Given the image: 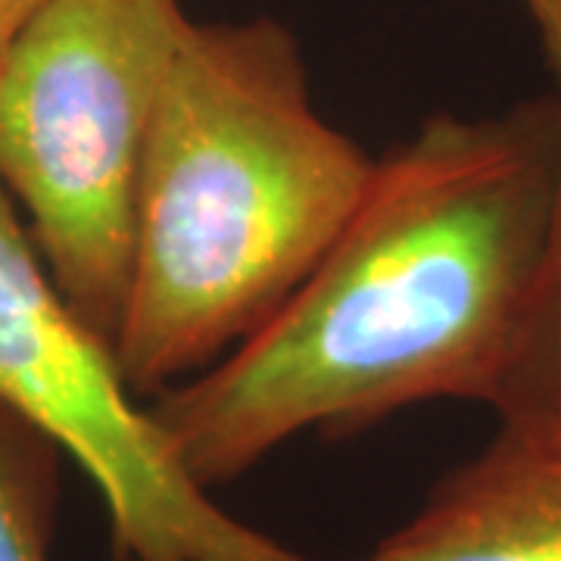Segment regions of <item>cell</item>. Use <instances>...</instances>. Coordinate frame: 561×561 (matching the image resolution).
<instances>
[{"label":"cell","instance_id":"obj_1","mask_svg":"<svg viewBox=\"0 0 561 561\" xmlns=\"http://www.w3.org/2000/svg\"><path fill=\"white\" fill-rule=\"evenodd\" d=\"M559 125V91L437 113L378 160L300 290L150 400L181 474L209 493L312 427L353 437L405 405L490 402L546 250Z\"/></svg>","mask_w":561,"mask_h":561},{"label":"cell","instance_id":"obj_2","mask_svg":"<svg viewBox=\"0 0 561 561\" xmlns=\"http://www.w3.org/2000/svg\"><path fill=\"white\" fill-rule=\"evenodd\" d=\"M375 165L312 106L280 22H191L140 172L113 343L128 390L157 397L253 337L324 260Z\"/></svg>","mask_w":561,"mask_h":561},{"label":"cell","instance_id":"obj_3","mask_svg":"<svg viewBox=\"0 0 561 561\" xmlns=\"http://www.w3.org/2000/svg\"><path fill=\"white\" fill-rule=\"evenodd\" d=\"M179 0H50L0 57V184L62 300L116 343Z\"/></svg>","mask_w":561,"mask_h":561},{"label":"cell","instance_id":"obj_4","mask_svg":"<svg viewBox=\"0 0 561 561\" xmlns=\"http://www.w3.org/2000/svg\"><path fill=\"white\" fill-rule=\"evenodd\" d=\"M0 400L41 424L101 490L116 561H312L181 474L110 343L62 300L3 184Z\"/></svg>","mask_w":561,"mask_h":561},{"label":"cell","instance_id":"obj_5","mask_svg":"<svg viewBox=\"0 0 561 561\" xmlns=\"http://www.w3.org/2000/svg\"><path fill=\"white\" fill-rule=\"evenodd\" d=\"M359 561H561V431L500 424Z\"/></svg>","mask_w":561,"mask_h":561},{"label":"cell","instance_id":"obj_6","mask_svg":"<svg viewBox=\"0 0 561 561\" xmlns=\"http://www.w3.org/2000/svg\"><path fill=\"white\" fill-rule=\"evenodd\" d=\"M486 405L500 415V424L561 431V125L556 197L540 272Z\"/></svg>","mask_w":561,"mask_h":561},{"label":"cell","instance_id":"obj_7","mask_svg":"<svg viewBox=\"0 0 561 561\" xmlns=\"http://www.w3.org/2000/svg\"><path fill=\"white\" fill-rule=\"evenodd\" d=\"M62 446L0 400V561H50Z\"/></svg>","mask_w":561,"mask_h":561},{"label":"cell","instance_id":"obj_8","mask_svg":"<svg viewBox=\"0 0 561 561\" xmlns=\"http://www.w3.org/2000/svg\"><path fill=\"white\" fill-rule=\"evenodd\" d=\"M522 3L540 35L546 62L556 76V91H561V0H522Z\"/></svg>","mask_w":561,"mask_h":561},{"label":"cell","instance_id":"obj_9","mask_svg":"<svg viewBox=\"0 0 561 561\" xmlns=\"http://www.w3.org/2000/svg\"><path fill=\"white\" fill-rule=\"evenodd\" d=\"M50 0H0V57Z\"/></svg>","mask_w":561,"mask_h":561}]
</instances>
